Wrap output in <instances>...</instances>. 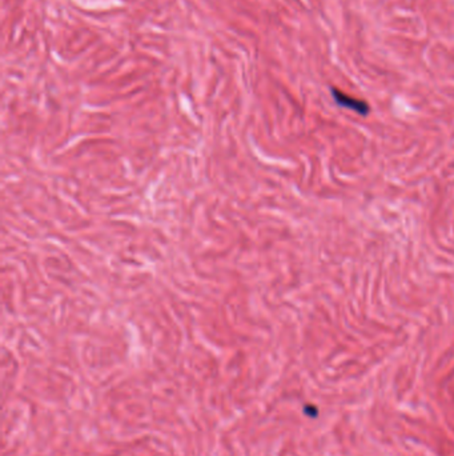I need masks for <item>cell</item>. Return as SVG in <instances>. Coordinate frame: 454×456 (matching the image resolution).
I'll list each match as a JSON object with an SVG mask.
<instances>
[{
  "label": "cell",
  "instance_id": "1",
  "mask_svg": "<svg viewBox=\"0 0 454 456\" xmlns=\"http://www.w3.org/2000/svg\"><path fill=\"white\" fill-rule=\"evenodd\" d=\"M333 95H334V99L337 100V103H340L341 106L345 107H349L352 110L357 111L360 114H366L368 110H369V107L366 103L361 100H357V99H352L348 95H344V93H341L338 89H333Z\"/></svg>",
  "mask_w": 454,
  "mask_h": 456
},
{
  "label": "cell",
  "instance_id": "2",
  "mask_svg": "<svg viewBox=\"0 0 454 456\" xmlns=\"http://www.w3.org/2000/svg\"><path fill=\"white\" fill-rule=\"evenodd\" d=\"M304 411H305V414H307L308 416H312V418H316V416H317V408H316L315 405L307 404L305 405V408H304Z\"/></svg>",
  "mask_w": 454,
  "mask_h": 456
}]
</instances>
